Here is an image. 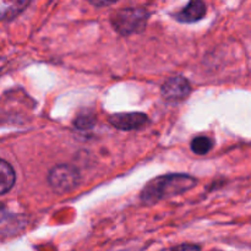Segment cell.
Here are the masks:
<instances>
[{
	"label": "cell",
	"instance_id": "obj_4",
	"mask_svg": "<svg viewBox=\"0 0 251 251\" xmlns=\"http://www.w3.org/2000/svg\"><path fill=\"white\" fill-rule=\"evenodd\" d=\"M191 92L190 83L188 80L181 76H176L166 82L162 86L161 93L163 98L169 102H178V100H183L184 98L188 97Z\"/></svg>",
	"mask_w": 251,
	"mask_h": 251
},
{
	"label": "cell",
	"instance_id": "obj_9",
	"mask_svg": "<svg viewBox=\"0 0 251 251\" xmlns=\"http://www.w3.org/2000/svg\"><path fill=\"white\" fill-rule=\"evenodd\" d=\"M75 124L78 129H82V130L91 129V127L95 125V118H93L92 115H81V117L77 118Z\"/></svg>",
	"mask_w": 251,
	"mask_h": 251
},
{
	"label": "cell",
	"instance_id": "obj_6",
	"mask_svg": "<svg viewBox=\"0 0 251 251\" xmlns=\"http://www.w3.org/2000/svg\"><path fill=\"white\" fill-rule=\"evenodd\" d=\"M206 15V5L202 0H190L181 11L176 15V19L184 24H193Z\"/></svg>",
	"mask_w": 251,
	"mask_h": 251
},
{
	"label": "cell",
	"instance_id": "obj_10",
	"mask_svg": "<svg viewBox=\"0 0 251 251\" xmlns=\"http://www.w3.org/2000/svg\"><path fill=\"white\" fill-rule=\"evenodd\" d=\"M172 251H200V248H199L198 245L183 244V245H178V247H176Z\"/></svg>",
	"mask_w": 251,
	"mask_h": 251
},
{
	"label": "cell",
	"instance_id": "obj_1",
	"mask_svg": "<svg viewBox=\"0 0 251 251\" xmlns=\"http://www.w3.org/2000/svg\"><path fill=\"white\" fill-rule=\"evenodd\" d=\"M195 184V179L185 174H171V176H159L152 180L142 190L141 199L146 203H156L163 199L185 193L194 188Z\"/></svg>",
	"mask_w": 251,
	"mask_h": 251
},
{
	"label": "cell",
	"instance_id": "obj_11",
	"mask_svg": "<svg viewBox=\"0 0 251 251\" xmlns=\"http://www.w3.org/2000/svg\"><path fill=\"white\" fill-rule=\"evenodd\" d=\"M88 1H90L92 5H95V6L100 7V6H109V5L115 4L118 0H88Z\"/></svg>",
	"mask_w": 251,
	"mask_h": 251
},
{
	"label": "cell",
	"instance_id": "obj_3",
	"mask_svg": "<svg viewBox=\"0 0 251 251\" xmlns=\"http://www.w3.org/2000/svg\"><path fill=\"white\" fill-rule=\"evenodd\" d=\"M78 183V173L74 167L61 164L54 167L49 173V184L58 194H66L75 189Z\"/></svg>",
	"mask_w": 251,
	"mask_h": 251
},
{
	"label": "cell",
	"instance_id": "obj_2",
	"mask_svg": "<svg viewBox=\"0 0 251 251\" xmlns=\"http://www.w3.org/2000/svg\"><path fill=\"white\" fill-rule=\"evenodd\" d=\"M112 25L120 34H129L141 32L146 27L149 12L142 7H127L115 11L112 15Z\"/></svg>",
	"mask_w": 251,
	"mask_h": 251
},
{
	"label": "cell",
	"instance_id": "obj_7",
	"mask_svg": "<svg viewBox=\"0 0 251 251\" xmlns=\"http://www.w3.org/2000/svg\"><path fill=\"white\" fill-rule=\"evenodd\" d=\"M16 176L15 171L7 162L0 159V195H4L14 186Z\"/></svg>",
	"mask_w": 251,
	"mask_h": 251
},
{
	"label": "cell",
	"instance_id": "obj_5",
	"mask_svg": "<svg viewBox=\"0 0 251 251\" xmlns=\"http://www.w3.org/2000/svg\"><path fill=\"white\" fill-rule=\"evenodd\" d=\"M149 119L142 113H122V114H114L109 118V123L114 127L119 130H137L144 127L147 124Z\"/></svg>",
	"mask_w": 251,
	"mask_h": 251
},
{
	"label": "cell",
	"instance_id": "obj_8",
	"mask_svg": "<svg viewBox=\"0 0 251 251\" xmlns=\"http://www.w3.org/2000/svg\"><path fill=\"white\" fill-rule=\"evenodd\" d=\"M212 140L207 136H199L196 139H194L193 142H191V150H193V152L196 154H200V156L208 153L211 151V149H212Z\"/></svg>",
	"mask_w": 251,
	"mask_h": 251
}]
</instances>
